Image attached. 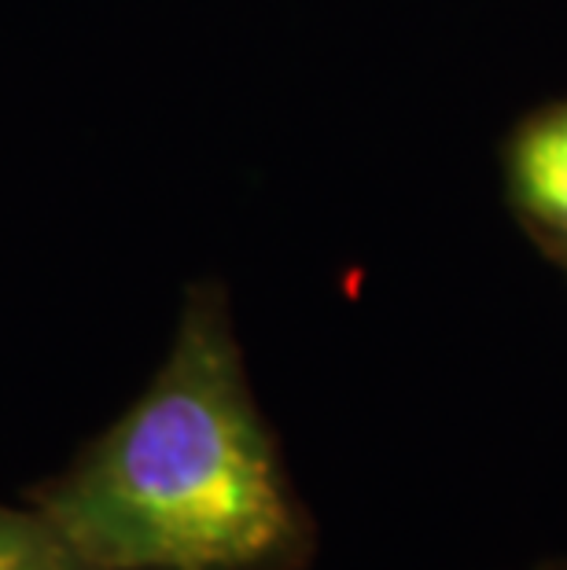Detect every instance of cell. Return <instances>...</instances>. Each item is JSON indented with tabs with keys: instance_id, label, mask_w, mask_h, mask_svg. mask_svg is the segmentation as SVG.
<instances>
[{
	"instance_id": "obj_4",
	"label": "cell",
	"mask_w": 567,
	"mask_h": 570,
	"mask_svg": "<svg viewBox=\"0 0 567 570\" xmlns=\"http://www.w3.org/2000/svg\"><path fill=\"white\" fill-rule=\"evenodd\" d=\"M530 570H567V556H564V560H546V563H538Z\"/></svg>"
},
{
	"instance_id": "obj_3",
	"label": "cell",
	"mask_w": 567,
	"mask_h": 570,
	"mask_svg": "<svg viewBox=\"0 0 567 570\" xmlns=\"http://www.w3.org/2000/svg\"><path fill=\"white\" fill-rule=\"evenodd\" d=\"M0 570H81L52 523L27 504H0Z\"/></svg>"
},
{
	"instance_id": "obj_1",
	"label": "cell",
	"mask_w": 567,
	"mask_h": 570,
	"mask_svg": "<svg viewBox=\"0 0 567 570\" xmlns=\"http://www.w3.org/2000/svg\"><path fill=\"white\" fill-rule=\"evenodd\" d=\"M27 501L81 570H310L321 544L218 284L188 287L148 386Z\"/></svg>"
},
{
	"instance_id": "obj_2",
	"label": "cell",
	"mask_w": 567,
	"mask_h": 570,
	"mask_svg": "<svg viewBox=\"0 0 567 570\" xmlns=\"http://www.w3.org/2000/svg\"><path fill=\"white\" fill-rule=\"evenodd\" d=\"M509 196L527 225L549 244L553 254H567V100L541 107L512 132Z\"/></svg>"
},
{
	"instance_id": "obj_5",
	"label": "cell",
	"mask_w": 567,
	"mask_h": 570,
	"mask_svg": "<svg viewBox=\"0 0 567 570\" xmlns=\"http://www.w3.org/2000/svg\"><path fill=\"white\" fill-rule=\"evenodd\" d=\"M560 262H564V265H567V254H560Z\"/></svg>"
}]
</instances>
